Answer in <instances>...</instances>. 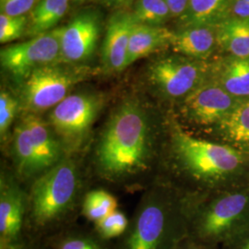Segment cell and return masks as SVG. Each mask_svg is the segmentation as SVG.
Here are the masks:
<instances>
[{"label":"cell","mask_w":249,"mask_h":249,"mask_svg":"<svg viewBox=\"0 0 249 249\" xmlns=\"http://www.w3.org/2000/svg\"><path fill=\"white\" fill-rule=\"evenodd\" d=\"M78 187V172L71 160H61L47 170L32 187L30 204L34 220L45 224L66 213L74 202Z\"/></svg>","instance_id":"7"},{"label":"cell","mask_w":249,"mask_h":249,"mask_svg":"<svg viewBox=\"0 0 249 249\" xmlns=\"http://www.w3.org/2000/svg\"><path fill=\"white\" fill-rule=\"evenodd\" d=\"M233 0H190L187 11L176 20L177 28L220 25L229 18Z\"/></svg>","instance_id":"18"},{"label":"cell","mask_w":249,"mask_h":249,"mask_svg":"<svg viewBox=\"0 0 249 249\" xmlns=\"http://www.w3.org/2000/svg\"><path fill=\"white\" fill-rule=\"evenodd\" d=\"M136 23L132 12L127 11H119L109 19L102 46V64L107 71H122L126 68L129 40Z\"/></svg>","instance_id":"12"},{"label":"cell","mask_w":249,"mask_h":249,"mask_svg":"<svg viewBox=\"0 0 249 249\" xmlns=\"http://www.w3.org/2000/svg\"><path fill=\"white\" fill-rule=\"evenodd\" d=\"M100 29L98 15L93 11H84L61 27V61L76 65L88 60L96 49Z\"/></svg>","instance_id":"11"},{"label":"cell","mask_w":249,"mask_h":249,"mask_svg":"<svg viewBox=\"0 0 249 249\" xmlns=\"http://www.w3.org/2000/svg\"><path fill=\"white\" fill-rule=\"evenodd\" d=\"M190 0H164L171 13L172 19L178 20L187 11Z\"/></svg>","instance_id":"31"},{"label":"cell","mask_w":249,"mask_h":249,"mask_svg":"<svg viewBox=\"0 0 249 249\" xmlns=\"http://www.w3.org/2000/svg\"><path fill=\"white\" fill-rule=\"evenodd\" d=\"M223 246V249H249V227Z\"/></svg>","instance_id":"30"},{"label":"cell","mask_w":249,"mask_h":249,"mask_svg":"<svg viewBox=\"0 0 249 249\" xmlns=\"http://www.w3.org/2000/svg\"><path fill=\"white\" fill-rule=\"evenodd\" d=\"M13 154L19 173L24 177H32L44 172L29 129L21 120L14 130Z\"/></svg>","instance_id":"22"},{"label":"cell","mask_w":249,"mask_h":249,"mask_svg":"<svg viewBox=\"0 0 249 249\" xmlns=\"http://www.w3.org/2000/svg\"><path fill=\"white\" fill-rule=\"evenodd\" d=\"M61 60L60 28L9 45L0 52L2 68L18 80H24L36 69Z\"/></svg>","instance_id":"10"},{"label":"cell","mask_w":249,"mask_h":249,"mask_svg":"<svg viewBox=\"0 0 249 249\" xmlns=\"http://www.w3.org/2000/svg\"><path fill=\"white\" fill-rule=\"evenodd\" d=\"M70 0H40L30 12L28 34L41 36L53 31L69 9Z\"/></svg>","instance_id":"21"},{"label":"cell","mask_w":249,"mask_h":249,"mask_svg":"<svg viewBox=\"0 0 249 249\" xmlns=\"http://www.w3.org/2000/svg\"><path fill=\"white\" fill-rule=\"evenodd\" d=\"M173 30L165 26H151L136 23L127 50L126 68L151 53L169 49Z\"/></svg>","instance_id":"17"},{"label":"cell","mask_w":249,"mask_h":249,"mask_svg":"<svg viewBox=\"0 0 249 249\" xmlns=\"http://www.w3.org/2000/svg\"><path fill=\"white\" fill-rule=\"evenodd\" d=\"M26 16H9L0 14V43L6 44L18 39L26 29Z\"/></svg>","instance_id":"25"},{"label":"cell","mask_w":249,"mask_h":249,"mask_svg":"<svg viewBox=\"0 0 249 249\" xmlns=\"http://www.w3.org/2000/svg\"><path fill=\"white\" fill-rule=\"evenodd\" d=\"M131 12L138 23L151 26H164L172 19L164 0H136Z\"/></svg>","instance_id":"23"},{"label":"cell","mask_w":249,"mask_h":249,"mask_svg":"<svg viewBox=\"0 0 249 249\" xmlns=\"http://www.w3.org/2000/svg\"><path fill=\"white\" fill-rule=\"evenodd\" d=\"M166 128V125H165ZM159 131L150 114L135 100L124 101L111 114L95 148V163L107 179L143 174L156 157Z\"/></svg>","instance_id":"2"},{"label":"cell","mask_w":249,"mask_h":249,"mask_svg":"<svg viewBox=\"0 0 249 249\" xmlns=\"http://www.w3.org/2000/svg\"><path fill=\"white\" fill-rule=\"evenodd\" d=\"M169 49L192 59L210 61L220 53L218 26L199 25L173 30Z\"/></svg>","instance_id":"13"},{"label":"cell","mask_w":249,"mask_h":249,"mask_svg":"<svg viewBox=\"0 0 249 249\" xmlns=\"http://www.w3.org/2000/svg\"><path fill=\"white\" fill-rule=\"evenodd\" d=\"M162 150L165 164L185 196L249 184V155L187 132L170 114Z\"/></svg>","instance_id":"1"},{"label":"cell","mask_w":249,"mask_h":249,"mask_svg":"<svg viewBox=\"0 0 249 249\" xmlns=\"http://www.w3.org/2000/svg\"><path fill=\"white\" fill-rule=\"evenodd\" d=\"M206 139L249 155V99L240 101Z\"/></svg>","instance_id":"15"},{"label":"cell","mask_w":249,"mask_h":249,"mask_svg":"<svg viewBox=\"0 0 249 249\" xmlns=\"http://www.w3.org/2000/svg\"><path fill=\"white\" fill-rule=\"evenodd\" d=\"M40 0H0L1 13L9 16H25Z\"/></svg>","instance_id":"28"},{"label":"cell","mask_w":249,"mask_h":249,"mask_svg":"<svg viewBox=\"0 0 249 249\" xmlns=\"http://www.w3.org/2000/svg\"><path fill=\"white\" fill-rule=\"evenodd\" d=\"M24 197L17 186H2L0 195V233L2 238H13L18 234L23 219Z\"/></svg>","instance_id":"19"},{"label":"cell","mask_w":249,"mask_h":249,"mask_svg":"<svg viewBox=\"0 0 249 249\" xmlns=\"http://www.w3.org/2000/svg\"><path fill=\"white\" fill-rule=\"evenodd\" d=\"M59 249H100V248L89 239L74 237L64 241Z\"/></svg>","instance_id":"29"},{"label":"cell","mask_w":249,"mask_h":249,"mask_svg":"<svg viewBox=\"0 0 249 249\" xmlns=\"http://www.w3.org/2000/svg\"><path fill=\"white\" fill-rule=\"evenodd\" d=\"M18 108V101L8 91L2 90L0 93V134L2 139L7 136Z\"/></svg>","instance_id":"27"},{"label":"cell","mask_w":249,"mask_h":249,"mask_svg":"<svg viewBox=\"0 0 249 249\" xmlns=\"http://www.w3.org/2000/svg\"><path fill=\"white\" fill-rule=\"evenodd\" d=\"M100 1H103L112 6H124L133 2L134 0H100Z\"/></svg>","instance_id":"33"},{"label":"cell","mask_w":249,"mask_h":249,"mask_svg":"<svg viewBox=\"0 0 249 249\" xmlns=\"http://www.w3.org/2000/svg\"><path fill=\"white\" fill-rule=\"evenodd\" d=\"M220 53L249 56V18H228L218 25Z\"/></svg>","instance_id":"20"},{"label":"cell","mask_w":249,"mask_h":249,"mask_svg":"<svg viewBox=\"0 0 249 249\" xmlns=\"http://www.w3.org/2000/svg\"><path fill=\"white\" fill-rule=\"evenodd\" d=\"M229 18H249V3L233 0Z\"/></svg>","instance_id":"32"},{"label":"cell","mask_w":249,"mask_h":249,"mask_svg":"<svg viewBox=\"0 0 249 249\" xmlns=\"http://www.w3.org/2000/svg\"><path fill=\"white\" fill-rule=\"evenodd\" d=\"M22 121L29 129L43 170L47 171L61 161L64 151L62 144L49 123L31 113H28L22 118Z\"/></svg>","instance_id":"16"},{"label":"cell","mask_w":249,"mask_h":249,"mask_svg":"<svg viewBox=\"0 0 249 249\" xmlns=\"http://www.w3.org/2000/svg\"><path fill=\"white\" fill-rule=\"evenodd\" d=\"M185 196L187 224L204 242L223 245L249 227V184Z\"/></svg>","instance_id":"3"},{"label":"cell","mask_w":249,"mask_h":249,"mask_svg":"<svg viewBox=\"0 0 249 249\" xmlns=\"http://www.w3.org/2000/svg\"><path fill=\"white\" fill-rule=\"evenodd\" d=\"M239 102L208 80L174 107L171 114L187 132L206 139Z\"/></svg>","instance_id":"6"},{"label":"cell","mask_w":249,"mask_h":249,"mask_svg":"<svg viewBox=\"0 0 249 249\" xmlns=\"http://www.w3.org/2000/svg\"><path fill=\"white\" fill-rule=\"evenodd\" d=\"M75 2H83V1H85V0H74Z\"/></svg>","instance_id":"35"},{"label":"cell","mask_w":249,"mask_h":249,"mask_svg":"<svg viewBox=\"0 0 249 249\" xmlns=\"http://www.w3.org/2000/svg\"><path fill=\"white\" fill-rule=\"evenodd\" d=\"M187 223L186 196L170 183L145 197L126 240L125 249H165Z\"/></svg>","instance_id":"4"},{"label":"cell","mask_w":249,"mask_h":249,"mask_svg":"<svg viewBox=\"0 0 249 249\" xmlns=\"http://www.w3.org/2000/svg\"><path fill=\"white\" fill-rule=\"evenodd\" d=\"M210 62L209 80L238 101L249 99V56L219 53Z\"/></svg>","instance_id":"14"},{"label":"cell","mask_w":249,"mask_h":249,"mask_svg":"<svg viewBox=\"0 0 249 249\" xmlns=\"http://www.w3.org/2000/svg\"><path fill=\"white\" fill-rule=\"evenodd\" d=\"M103 106L100 94L78 92L70 94L53 107L48 123L64 150L79 151L86 143Z\"/></svg>","instance_id":"9"},{"label":"cell","mask_w":249,"mask_h":249,"mask_svg":"<svg viewBox=\"0 0 249 249\" xmlns=\"http://www.w3.org/2000/svg\"><path fill=\"white\" fill-rule=\"evenodd\" d=\"M242 1H245V2H248V3H249V0H242Z\"/></svg>","instance_id":"36"},{"label":"cell","mask_w":249,"mask_h":249,"mask_svg":"<svg viewBox=\"0 0 249 249\" xmlns=\"http://www.w3.org/2000/svg\"><path fill=\"white\" fill-rule=\"evenodd\" d=\"M210 70V61L172 52L150 63L146 75L157 97L174 108L209 80Z\"/></svg>","instance_id":"5"},{"label":"cell","mask_w":249,"mask_h":249,"mask_svg":"<svg viewBox=\"0 0 249 249\" xmlns=\"http://www.w3.org/2000/svg\"><path fill=\"white\" fill-rule=\"evenodd\" d=\"M116 208L117 201L115 196L106 190L97 189L86 195L82 204V212L89 221L97 223L116 211Z\"/></svg>","instance_id":"24"},{"label":"cell","mask_w":249,"mask_h":249,"mask_svg":"<svg viewBox=\"0 0 249 249\" xmlns=\"http://www.w3.org/2000/svg\"><path fill=\"white\" fill-rule=\"evenodd\" d=\"M87 69L57 63L36 69L21 87V102L31 114L53 109L70 95L72 88L89 74Z\"/></svg>","instance_id":"8"},{"label":"cell","mask_w":249,"mask_h":249,"mask_svg":"<svg viewBox=\"0 0 249 249\" xmlns=\"http://www.w3.org/2000/svg\"><path fill=\"white\" fill-rule=\"evenodd\" d=\"M207 249L206 248H203V247H192V248H189V249Z\"/></svg>","instance_id":"34"},{"label":"cell","mask_w":249,"mask_h":249,"mask_svg":"<svg viewBox=\"0 0 249 249\" xmlns=\"http://www.w3.org/2000/svg\"><path fill=\"white\" fill-rule=\"evenodd\" d=\"M95 223L100 234L110 239L122 234L125 231L128 222L123 213L115 211Z\"/></svg>","instance_id":"26"}]
</instances>
